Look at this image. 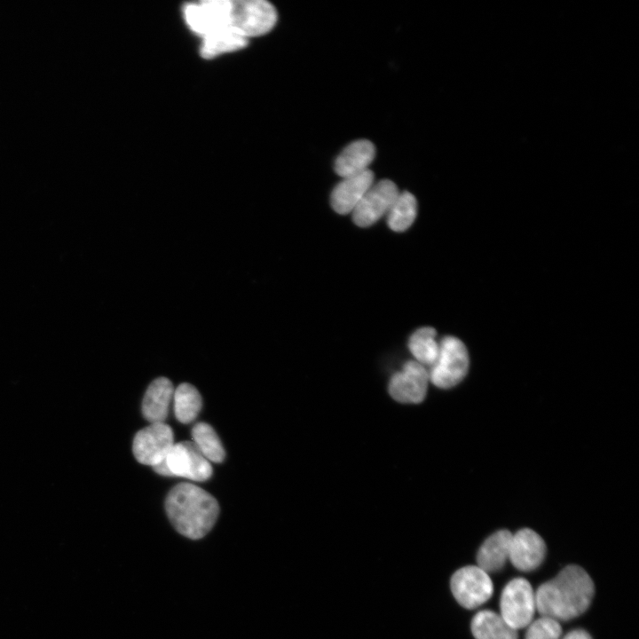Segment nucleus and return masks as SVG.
Instances as JSON below:
<instances>
[{
	"label": "nucleus",
	"instance_id": "9",
	"mask_svg": "<svg viewBox=\"0 0 639 639\" xmlns=\"http://www.w3.org/2000/svg\"><path fill=\"white\" fill-rule=\"evenodd\" d=\"M429 382L428 369L415 360H409L390 378L389 392L400 403L417 404L425 398Z\"/></svg>",
	"mask_w": 639,
	"mask_h": 639
},
{
	"label": "nucleus",
	"instance_id": "20",
	"mask_svg": "<svg viewBox=\"0 0 639 639\" xmlns=\"http://www.w3.org/2000/svg\"><path fill=\"white\" fill-rule=\"evenodd\" d=\"M201 38L200 52L205 59L242 49L248 44L247 38L231 31H219Z\"/></svg>",
	"mask_w": 639,
	"mask_h": 639
},
{
	"label": "nucleus",
	"instance_id": "2",
	"mask_svg": "<svg viewBox=\"0 0 639 639\" xmlns=\"http://www.w3.org/2000/svg\"><path fill=\"white\" fill-rule=\"evenodd\" d=\"M168 517L182 535L199 540L215 525L219 506L217 500L202 488L189 483L175 485L165 500Z\"/></svg>",
	"mask_w": 639,
	"mask_h": 639
},
{
	"label": "nucleus",
	"instance_id": "14",
	"mask_svg": "<svg viewBox=\"0 0 639 639\" xmlns=\"http://www.w3.org/2000/svg\"><path fill=\"white\" fill-rule=\"evenodd\" d=\"M174 394L172 383L166 377L154 380L148 386L142 402V414L151 423L163 422Z\"/></svg>",
	"mask_w": 639,
	"mask_h": 639
},
{
	"label": "nucleus",
	"instance_id": "16",
	"mask_svg": "<svg viewBox=\"0 0 639 639\" xmlns=\"http://www.w3.org/2000/svg\"><path fill=\"white\" fill-rule=\"evenodd\" d=\"M476 639H517V632L501 615L489 610L478 611L471 621Z\"/></svg>",
	"mask_w": 639,
	"mask_h": 639
},
{
	"label": "nucleus",
	"instance_id": "21",
	"mask_svg": "<svg viewBox=\"0 0 639 639\" xmlns=\"http://www.w3.org/2000/svg\"><path fill=\"white\" fill-rule=\"evenodd\" d=\"M193 443L202 455L214 462H222L225 453L214 429L206 422H198L192 429Z\"/></svg>",
	"mask_w": 639,
	"mask_h": 639
},
{
	"label": "nucleus",
	"instance_id": "22",
	"mask_svg": "<svg viewBox=\"0 0 639 639\" xmlns=\"http://www.w3.org/2000/svg\"><path fill=\"white\" fill-rule=\"evenodd\" d=\"M562 627L554 619L544 617L529 624L525 639H559Z\"/></svg>",
	"mask_w": 639,
	"mask_h": 639
},
{
	"label": "nucleus",
	"instance_id": "11",
	"mask_svg": "<svg viewBox=\"0 0 639 639\" xmlns=\"http://www.w3.org/2000/svg\"><path fill=\"white\" fill-rule=\"evenodd\" d=\"M545 554V542L533 530L523 528L512 534L509 558L517 570L530 572L536 569Z\"/></svg>",
	"mask_w": 639,
	"mask_h": 639
},
{
	"label": "nucleus",
	"instance_id": "23",
	"mask_svg": "<svg viewBox=\"0 0 639 639\" xmlns=\"http://www.w3.org/2000/svg\"><path fill=\"white\" fill-rule=\"evenodd\" d=\"M563 639H592V637L583 629H575L567 633Z\"/></svg>",
	"mask_w": 639,
	"mask_h": 639
},
{
	"label": "nucleus",
	"instance_id": "6",
	"mask_svg": "<svg viewBox=\"0 0 639 639\" xmlns=\"http://www.w3.org/2000/svg\"><path fill=\"white\" fill-rule=\"evenodd\" d=\"M451 590L456 601L466 609H475L486 602L493 587L489 575L478 566H465L451 578Z\"/></svg>",
	"mask_w": 639,
	"mask_h": 639
},
{
	"label": "nucleus",
	"instance_id": "5",
	"mask_svg": "<svg viewBox=\"0 0 639 639\" xmlns=\"http://www.w3.org/2000/svg\"><path fill=\"white\" fill-rule=\"evenodd\" d=\"M501 618L516 630L528 626L533 618L535 594L524 578L510 580L503 588L500 601Z\"/></svg>",
	"mask_w": 639,
	"mask_h": 639
},
{
	"label": "nucleus",
	"instance_id": "3",
	"mask_svg": "<svg viewBox=\"0 0 639 639\" xmlns=\"http://www.w3.org/2000/svg\"><path fill=\"white\" fill-rule=\"evenodd\" d=\"M277 12L264 0H230L226 28L245 38L268 33L276 24Z\"/></svg>",
	"mask_w": 639,
	"mask_h": 639
},
{
	"label": "nucleus",
	"instance_id": "8",
	"mask_svg": "<svg viewBox=\"0 0 639 639\" xmlns=\"http://www.w3.org/2000/svg\"><path fill=\"white\" fill-rule=\"evenodd\" d=\"M399 191L394 182L383 179L374 183L351 212L353 222L360 227L374 225L386 215Z\"/></svg>",
	"mask_w": 639,
	"mask_h": 639
},
{
	"label": "nucleus",
	"instance_id": "4",
	"mask_svg": "<svg viewBox=\"0 0 639 639\" xmlns=\"http://www.w3.org/2000/svg\"><path fill=\"white\" fill-rule=\"evenodd\" d=\"M469 366L465 344L457 337L445 336L439 342L438 356L430 367L429 379L441 389H449L462 381Z\"/></svg>",
	"mask_w": 639,
	"mask_h": 639
},
{
	"label": "nucleus",
	"instance_id": "1",
	"mask_svg": "<svg viewBox=\"0 0 639 639\" xmlns=\"http://www.w3.org/2000/svg\"><path fill=\"white\" fill-rule=\"evenodd\" d=\"M594 592L588 572L578 565H568L538 588L536 609L544 617L566 621L587 611Z\"/></svg>",
	"mask_w": 639,
	"mask_h": 639
},
{
	"label": "nucleus",
	"instance_id": "12",
	"mask_svg": "<svg viewBox=\"0 0 639 639\" xmlns=\"http://www.w3.org/2000/svg\"><path fill=\"white\" fill-rule=\"evenodd\" d=\"M374 178L370 170L343 178L331 193L333 209L341 215L351 213L374 184Z\"/></svg>",
	"mask_w": 639,
	"mask_h": 639
},
{
	"label": "nucleus",
	"instance_id": "15",
	"mask_svg": "<svg viewBox=\"0 0 639 639\" xmlns=\"http://www.w3.org/2000/svg\"><path fill=\"white\" fill-rule=\"evenodd\" d=\"M511 539L512 533L508 530H500L490 535L478 549V567L486 573L501 570L509 559Z\"/></svg>",
	"mask_w": 639,
	"mask_h": 639
},
{
	"label": "nucleus",
	"instance_id": "18",
	"mask_svg": "<svg viewBox=\"0 0 639 639\" xmlns=\"http://www.w3.org/2000/svg\"><path fill=\"white\" fill-rule=\"evenodd\" d=\"M417 215V201L409 192H402L392 203L387 216V224L394 232H404L414 223Z\"/></svg>",
	"mask_w": 639,
	"mask_h": 639
},
{
	"label": "nucleus",
	"instance_id": "17",
	"mask_svg": "<svg viewBox=\"0 0 639 639\" xmlns=\"http://www.w3.org/2000/svg\"><path fill=\"white\" fill-rule=\"evenodd\" d=\"M437 332L433 327H423L412 334L408 348L415 361L426 367H431L439 351V342L436 340Z\"/></svg>",
	"mask_w": 639,
	"mask_h": 639
},
{
	"label": "nucleus",
	"instance_id": "7",
	"mask_svg": "<svg viewBox=\"0 0 639 639\" xmlns=\"http://www.w3.org/2000/svg\"><path fill=\"white\" fill-rule=\"evenodd\" d=\"M173 445L171 428L164 422H154L137 432L133 454L138 462L154 466L166 459Z\"/></svg>",
	"mask_w": 639,
	"mask_h": 639
},
{
	"label": "nucleus",
	"instance_id": "24",
	"mask_svg": "<svg viewBox=\"0 0 639 639\" xmlns=\"http://www.w3.org/2000/svg\"><path fill=\"white\" fill-rule=\"evenodd\" d=\"M153 469L155 472H157L160 475L173 477V475L171 474V472L168 467L166 459H164L162 462H160L159 463L154 465Z\"/></svg>",
	"mask_w": 639,
	"mask_h": 639
},
{
	"label": "nucleus",
	"instance_id": "10",
	"mask_svg": "<svg viewBox=\"0 0 639 639\" xmlns=\"http://www.w3.org/2000/svg\"><path fill=\"white\" fill-rule=\"evenodd\" d=\"M166 461L173 476L202 482L212 475L210 463L193 441L174 444Z\"/></svg>",
	"mask_w": 639,
	"mask_h": 639
},
{
	"label": "nucleus",
	"instance_id": "19",
	"mask_svg": "<svg viewBox=\"0 0 639 639\" xmlns=\"http://www.w3.org/2000/svg\"><path fill=\"white\" fill-rule=\"evenodd\" d=\"M174 412L181 423H189L198 415L202 401L197 389L187 383L178 386L173 394Z\"/></svg>",
	"mask_w": 639,
	"mask_h": 639
},
{
	"label": "nucleus",
	"instance_id": "13",
	"mask_svg": "<svg viewBox=\"0 0 639 639\" xmlns=\"http://www.w3.org/2000/svg\"><path fill=\"white\" fill-rule=\"evenodd\" d=\"M375 155L373 143L367 139H359L349 144L336 157L335 171L341 178L361 173L368 169Z\"/></svg>",
	"mask_w": 639,
	"mask_h": 639
}]
</instances>
